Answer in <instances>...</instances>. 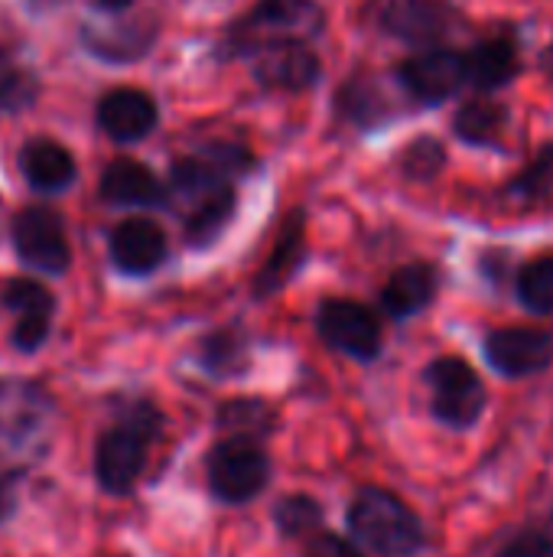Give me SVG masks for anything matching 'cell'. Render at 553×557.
Here are the masks:
<instances>
[{"label": "cell", "mask_w": 553, "mask_h": 557, "mask_svg": "<svg viewBox=\"0 0 553 557\" xmlns=\"http://www.w3.org/2000/svg\"><path fill=\"white\" fill-rule=\"evenodd\" d=\"M443 163H447V150H443V144L440 140H433V137H417V140H411L404 150H401V170L411 176V180H433L440 170H443Z\"/></svg>", "instance_id": "cell-30"}, {"label": "cell", "mask_w": 553, "mask_h": 557, "mask_svg": "<svg viewBox=\"0 0 553 557\" xmlns=\"http://www.w3.org/2000/svg\"><path fill=\"white\" fill-rule=\"evenodd\" d=\"M218 428L222 431H235L238 437L257 441V437L274 431V411L264 401H257V398H235V401L222 405Z\"/></svg>", "instance_id": "cell-25"}, {"label": "cell", "mask_w": 553, "mask_h": 557, "mask_svg": "<svg viewBox=\"0 0 553 557\" xmlns=\"http://www.w3.org/2000/svg\"><path fill=\"white\" fill-rule=\"evenodd\" d=\"M398 82L414 101L440 104L450 95H456L460 85L466 82L463 52L437 46V49H427L420 55H411L407 62L398 65Z\"/></svg>", "instance_id": "cell-9"}, {"label": "cell", "mask_w": 553, "mask_h": 557, "mask_svg": "<svg viewBox=\"0 0 553 557\" xmlns=\"http://www.w3.org/2000/svg\"><path fill=\"white\" fill-rule=\"evenodd\" d=\"M339 111L362 127H375L378 121L391 117V101L372 78H352L339 91Z\"/></svg>", "instance_id": "cell-23"}, {"label": "cell", "mask_w": 553, "mask_h": 557, "mask_svg": "<svg viewBox=\"0 0 553 557\" xmlns=\"http://www.w3.org/2000/svg\"><path fill=\"white\" fill-rule=\"evenodd\" d=\"M378 23L385 33L404 42L430 46L453 29L456 10L447 0H385L378 10Z\"/></svg>", "instance_id": "cell-10"}, {"label": "cell", "mask_w": 553, "mask_h": 557, "mask_svg": "<svg viewBox=\"0 0 553 557\" xmlns=\"http://www.w3.org/2000/svg\"><path fill=\"white\" fill-rule=\"evenodd\" d=\"M153 36H156V29H153L150 20H143V23H88L81 29L85 46L95 55L111 59V62L140 59L150 49Z\"/></svg>", "instance_id": "cell-18"}, {"label": "cell", "mask_w": 553, "mask_h": 557, "mask_svg": "<svg viewBox=\"0 0 553 557\" xmlns=\"http://www.w3.org/2000/svg\"><path fill=\"white\" fill-rule=\"evenodd\" d=\"M463 62H466V82L476 85L479 91L505 88L521 72V52H518L515 39H508V36H492V39L476 42L463 55Z\"/></svg>", "instance_id": "cell-15"}, {"label": "cell", "mask_w": 553, "mask_h": 557, "mask_svg": "<svg viewBox=\"0 0 553 557\" xmlns=\"http://www.w3.org/2000/svg\"><path fill=\"white\" fill-rule=\"evenodd\" d=\"M205 480H209V493L218 503L241 506L261 496L264 486L271 483V460L254 441L228 437L209 450Z\"/></svg>", "instance_id": "cell-4"}, {"label": "cell", "mask_w": 553, "mask_h": 557, "mask_svg": "<svg viewBox=\"0 0 553 557\" xmlns=\"http://www.w3.org/2000/svg\"><path fill=\"white\" fill-rule=\"evenodd\" d=\"M199 362L205 366V372L212 375H238L248 369V343L241 333L235 330H222V333H212L202 339V349H199Z\"/></svg>", "instance_id": "cell-24"}, {"label": "cell", "mask_w": 553, "mask_h": 557, "mask_svg": "<svg viewBox=\"0 0 553 557\" xmlns=\"http://www.w3.org/2000/svg\"><path fill=\"white\" fill-rule=\"evenodd\" d=\"M163 428V418L156 408L150 405H134L127 414H121L101 437L95 447V476L101 483L104 493L111 496H127L143 467H147V454L150 444L156 441Z\"/></svg>", "instance_id": "cell-2"}, {"label": "cell", "mask_w": 553, "mask_h": 557, "mask_svg": "<svg viewBox=\"0 0 553 557\" xmlns=\"http://www.w3.org/2000/svg\"><path fill=\"white\" fill-rule=\"evenodd\" d=\"M518 300L531 310V313H553V255L535 258L518 271L515 281Z\"/></svg>", "instance_id": "cell-26"}, {"label": "cell", "mask_w": 553, "mask_h": 557, "mask_svg": "<svg viewBox=\"0 0 553 557\" xmlns=\"http://www.w3.org/2000/svg\"><path fill=\"white\" fill-rule=\"evenodd\" d=\"M495 557H553V535H544V532H521V535H515Z\"/></svg>", "instance_id": "cell-31"}, {"label": "cell", "mask_w": 553, "mask_h": 557, "mask_svg": "<svg viewBox=\"0 0 553 557\" xmlns=\"http://www.w3.org/2000/svg\"><path fill=\"white\" fill-rule=\"evenodd\" d=\"M303 251H306V242H303V215H293V222H287L277 248L271 251V258L264 261L261 274H257V294H277L300 268L303 261Z\"/></svg>", "instance_id": "cell-21"}, {"label": "cell", "mask_w": 553, "mask_h": 557, "mask_svg": "<svg viewBox=\"0 0 553 557\" xmlns=\"http://www.w3.org/2000/svg\"><path fill=\"white\" fill-rule=\"evenodd\" d=\"M101 196L114 206H156L166 199V186L150 166L121 157L101 173Z\"/></svg>", "instance_id": "cell-17"}, {"label": "cell", "mask_w": 553, "mask_h": 557, "mask_svg": "<svg viewBox=\"0 0 553 557\" xmlns=\"http://www.w3.org/2000/svg\"><path fill=\"white\" fill-rule=\"evenodd\" d=\"M541 69H544V72L553 78V42L544 49V52H541Z\"/></svg>", "instance_id": "cell-34"}, {"label": "cell", "mask_w": 553, "mask_h": 557, "mask_svg": "<svg viewBox=\"0 0 553 557\" xmlns=\"http://www.w3.org/2000/svg\"><path fill=\"white\" fill-rule=\"evenodd\" d=\"M3 310H10L16 317L13 326V346L20 352H36L46 336H49V323H52V294L29 281V277H16L3 287L0 294Z\"/></svg>", "instance_id": "cell-11"}, {"label": "cell", "mask_w": 553, "mask_h": 557, "mask_svg": "<svg viewBox=\"0 0 553 557\" xmlns=\"http://www.w3.org/2000/svg\"><path fill=\"white\" fill-rule=\"evenodd\" d=\"M303 557H362L355 552V545H349L342 535H332V532H313L310 542H306V552Z\"/></svg>", "instance_id": "cell-32"}, {"label": "cell", "mask_w": 553, "mask_h": 557, "mask_svg": "<svg viewBox=\"0 0 553 557\" xmlns=\"http://www.w3.org/2000/svg\"><path fill=\"white\" fill-rule=\"evenodd\" d=\"M437 287H440V277H437L433 264H427V261L404 264L388 277V284L381 290V307L394 320H407V317H414L433 304Z\"/></svg>", "instance_id": "cell-16"}, {"label": "cell", "mask_w": 553, "mask_h": 557, "mask_svg": "<svg viewBox=\"0 0 553 557\" xmlns=\"http://www.w3.org/2000/svg\"><path fill=\"white\" fill-rule=\"evenodd\" d=\"M553 193V140L538 150V157L515 176L508 180V196L521 202H538Z\"/></svg>", "instance_id": "cell-28"}, {"label": "cell", "mask_w": 553, "mask_h": 557, "mask_svg": "<svg viewBox=\"0 0 553 557\" xmlns=\"http://www.w3.org/2000/svg\"><path fill=\"white\" fill-rule=\"evenodd\" d=\"M349 532L378 557H417L427 552L424 522L394 493L365 486L349 506Z\"/></svg>", "instance_id": "cell-1"}, {"label": "cell", "mask_w": 553, "mask_h": 557, "mask_svg": "<svg viewBox=\"0 0 553 557\" xmlns=\"http://www.w3.org/2000/svg\"><path fill=\"white\" fill-rule=\"evenodd\" d=\"M13 245H16V255L29 268H39L46 274H62L72 258L65 225H62L59 212H52L46 206H26L16 212Z\"/></svg>", "instance_id": "cell-8"}, {"label": "cell", "mask_w": 553, "mask_h": 557, "mask_svg": "<svg viewBox=\"0 0 553 557\" xmlns=\"http://www.w3.org/2000/svg\"><path fill=\"white\" fill-rule=\"evenodd\" d=\"M98 124L114 140H140L156 124V104L140 88H114L98 101Z\"/></svg>", "instance_id": "cell-13"}, {"label": "cell", "mask_w": 553, "mask_h": 557, "mask_svg": "<svg viewBox=\"0 0 553 557\" xmlns=\"http://www.w3.org/2000/svg\"><path fill=\"white\" fill-rule=\"evenodd\" d=\"M274 522L284 539H310L323 522V506L310 496H287L277 503Z\"/></svg>", "instance_id": "cell-27"}, {"label": "cell", "mask_w": 553, "mask_h": 557, "mask_svg": "<svg viewBox=\"0 0 553 557\" xmlns=\"http://www.w3.org/2000/svg\"><path fill=\"white\" fill-rule=\"evenodd\" d=\"M39 82L29 69H23L13 55L0 52V108L16 111L36 101Z\"/></svg>", "instance_id": "cell-29"}, {"label": "cell", "mask_w": 553, "mask_h": 557, "mask_svg": "<svg viewBox=\"0 0 553 557\" xmlns=\"http://www.w3.org/2000/svg\"><path fill=\"white\" fill-rule=\"evenodd\" d=\"M551 522H553V516H551Z\"/></svg>", "instance_id": "cell-36"}, {"label": "cell", "mask_w": 553, "mask_h": 557, "mask_svg": "<svg viewBox=\"0 0 553 557\" xmlns=\"http://www.w3.org/2000/svg\"><path fill=\"white\" fill-rule=\"evenodd\" d=\"M505 124H508V111L495 101H486V98L466 101L453 117L456 137L463 144H473V147H495Z\"/></svg>", "instance_id": "cell-22"}, {"label": "cell", "mask_w": 553, "mask_h": 557, "mask_svg": "<svg viewBox=\"0 0 553 557\" xmlns=\"http://www.w3.org/2000/svg\"><path fill=\"white\" fill-rule=\"evenodd\" d=\"M316 330L329 349L359 362H372L381 352V323L365 304L323 300L316 310Z\"/></svg>", "instance_id": "cell-6"}, {"label": "cell", "mask_w": 553, "mask_h": 557, "mask_svg": "<svg viewBox=\"0 0 553 557\" xmlns=\"http://www.w3.org/2000/svg\"><path fill=\"white\" fill-rule=\"evenodd\" d=\"M254 55H257L254 72L267 88L300 91V88H310L319 78V59L303 42L267 46V49H261Z\"/></svg>", "instance_id": "cell-14"}, {"label": "cell", "mask_w": 553, "mask_h": 557, "mask_svg": "<svg viewBox=\"0 0 553 557\" xmlns=\"http://www.w3.org/2000/svg\"><path fill=\"white\" fill-rule=\"evenodd\" d=\"M101 7H108V10H124V7H130L134 0H98Z\"/></svg>", "instance_id": "cell-35"}, {"label": "cell", "mask_w": 553, "mask_h": 557, "mask_svg": "<svg viewBox=\"0 0 553 557\" xmlns=\"http://www.w3.org/2000/svg\"><path fill=\"white\" fill-rule=\"evenodd\" d=\"M323 13L313 0H261L228 33V49L261 52L267 46L306 42L319 33Z\"/></svg>", "instance_id": "cell-3"}, {"label": "cell", "mask_w": 553, "mask_h": 557, "mask_svg": "<svg viewBox=\"0 0 553 557\" xmlns=\"http://www.w3.org/2000/svg\"><path fill=\"white\" fill-rule=\"evenodd\" d=\"M427 388H430V411L440 424L453 431H469L482 411H486V385L479 372L460 359V356H443L433 359L424 372Z\"/></svg>", "instance_id": "cell-5"}, {"label": "cell", "mask_w": 553, "mask_h": 557, "mask_svg": "<svg viewBox=\"0 0 553 557\" xmlns=\"http://www.w3.org/2000/svg\"><path fill=\"white\" fill-rule=\"evenodd\" d=\"M486 359L505 379H528L553 366V326H505L486 336Z\"/></svg>", "instance_id": "cell-7"}, {"label": "cell", "mask_w": 553, "mask_h": 557, "mask_svg": "<svg viewBox=\"0 0 553 557\" xmlns=\"http://www.w3.org/2000/svg\"><path fill=\"white\" fill-rule=\"evenodd\" d=\"M231 215H235V189L222 186L212 196H205L202 202H196L192 209H186L183 235H186V242L192 248H205V245H212L225 232Z\"/></svg>", "instance_id": "cell-20"}, {"label": "cell", "mask_w": 553, "mask_h": 557, "mask_svg": "<svg viewBox=\"0 0 553 557\" xmlns=\"http://www.w3.org/2000/svg\"><path fill=\"white\" fill-rule=\"evenodd\" d=\"M16 480H20V473H7V476H0V522L13 512V493H16Z\"/></svg>", "instance_id": "cell-33"}, {"label": "cell", "mask_w": 553, "mask_h": 557, "mask_svg": "<svg viewBox=\"0 0 553 557\" xmlns=\"http://www.w3.org/2000/svg\"><path fill=\"white\" fill-rule=\"evenodd\" d=\"M20 170H23V176H26L29 186L46 189V193L65 189L75 180V160H72V153L62 144L49 140V137H36V140H29L20 150Z\"/></svg>", "instance_id": "cell-19"}, {"label": "cell", "mask_w": 553, "mask_h": 557, "mask_svg": "<svg viewBox=\"0 0 553 557\" xmlns=\"http://www.w3.org/2000/svg\"><path fill=\"white\" fill-rule=\"evenodd\" d=\"M166 258V235L150 219H127L111 232V261L124 274H150Z\"/></svg>", "instance_id": "cell-12"}]
</instances>
